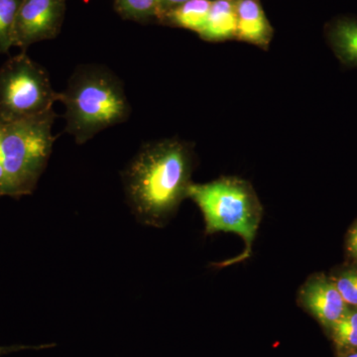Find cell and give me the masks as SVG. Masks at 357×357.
<instances>
[{"mask_svg": "<svg viewBox=\"0 0 357 357\" xmlns=\"http://www.w3.org/2000/svg\"><path fill=\"white\" fill-rule=\"evenodd\" d=\"M192 171L187 143L164 139L146 145L126 171V192L135 211L148 222H164L188 198Z\"/></svg>", "mask_w": 357, "mask_h": 357, "instance_id": "6da1fadb", "label": "cell"}, {"mask_svg": "<svg viewBox=\"0 0 357 357\" xmlns=\"http://www.w3.org/2000/svg\"><path fill=\"white\" fill-rule=\"evenodd\" d=\"M59 102L66 109V131L79 144L128 121L130 114V105L121 79L102 66L77 68L67 88L60 93Z\"/></svg>", "mask_w": 357, "mask_h": 357, "instance_id": "7a4b0ae2", "label": "cell"}, {"mask_svg": "<svg viewBox=\"0 0 357 357\" xmlns=\"http://www.w3.org/2000/svg\"><path fill=\"white\" fill-rule=\"evenodd\" d=\"M203 213L206 234L234 232L243 238L245 250L230 263L250 255L263 217L262 204L252 185L237 177H222L206 184H192L188 192Z\"/></svg>", "mask_w": 357, "mask_h": 357, "instance_id": "3957f363", "label": "cell"}, {"mask_svg": "<svg viewBox=\"0 0 357 357\" xmlns=\"http://www.w3.org/2000/svg\"><path fill=\"white\" fill-rule=\"evenodd\" d=\"M56 114H44L0 123V151L15 196L30 194L38 182L53 149Z\"/></svg>", "mask_w": 357, "mask_h": 357, "instance_id": "277c9868", "label": "cell"}, {"mask_svg": "<svg viewBox=\"0 0 357 357\" xmlns=\"http://www.w3.org/2000/svg\"><path fill=\"white\" fill-rule=\"evenodd\" d=\"M60 100L48 72L26 53L9 59L0 68V123L44 114Z\"/></svg>", "mask_w": 357, "mask_h": 357, "instance_id": "5b68a950", "label": "cell"}, {"mask_svg": "<svg viewBox=\"0 0 357 357\" xmlns=\"http://www.w3.org/2000/svg\"><path fill=\"white\" fill-rule=\"evenodd\" d=\"M64 0H22L15 24V45H30L54 38L62 20Z\"/></svg>", "mask_w": 357, "mask_h": 357, "instance_id": "8992f818", "label": "cell"}, {"mask_svg": "<svg viewBox=\"0 0 357 357\" xmlns=\"http://www.w3.org/2000/svg\"><path fill=\"white\" fill-rule=\"evenodd\" d=\"M298 303L328 328L349 309L333 279L321 274L312 275L303 284Z\"/></svg>", "mask_w": 357, "mask_h": 357, "instance_id": "52a82bcc", "label": "cell"}, {"mask_svg": "<svg viewBox=\"0 0 357 357\" xmlns=\"http://www.w3.org/2000/svg\"><path fill=\"white\" fill-rule=\"evenodd\" d=\"M236 38L267 48L272 39V28L257 0H236Z\"/></svg>", "mask_w": 357, "mask_h": 357, "instance_id": "ba28073f", "label": "cell"}, {"mask_svg": "<svg viewBox=\"0 0 357 357\" xmlns=\"http://www.w3.org/2000/svg\"><path fill=\"white\" fill-rule=\"evenodd\" d=\"M236 0H215L199 35L208 41H222L236 37Z\"/></svg>", "mask_w": 357, "mask_h": 357, "instance_id": "9c48e42d", "label": "cell"}, {"mask_svg": "<svg viewBox=\"0 0 357 357\" xmlns=\"http://www.w3.org/2000/svg\"><path fill=\"white\" fill-rule=\"evenodd\" d=\"M328 40L335 57L342 65L357 67V20L340 18L328 30Z\"/></svg>", "mask_w": 357, "mask_h": 357, "instance_id": "30bf717a", "label": "cell"}, {"mask_svg": "<svg viewBox=\"0 0 357 357\" xmlns=\"http://www.w3.org/2000/svg\"><path fill=\"white\" fill-rule=\"evenodd\" d=\"M211 3V0H188L169 11V18L174 24L199 34L206 24Z\"/></svg>", "mask_w": 357, "mask_h": 357, "instance_id": "8fae6325", "label": "cell"}, {"mask_svg": "<svg viewBox=\"0 0 357 357\" xmlns=\"http://www.w3.org/2000/svg\"><path fill=\"white\" fill-rule=\"evenodd\" d=\"M22 0H0V53L15 45V24Z\"/></svg>", "mask_w": 357, "mask_h": 357, "instance_id": "7c38bea8", "label": "cell"}, {"mask_svg": "<svg viewBox=\"0 0 357 357\" xmlns=\"http://www.w3.org/2000/svg\"><path fill=\"white\" fill-rule=\"evenodd\" d=\"M333 340L338 345L347 349L357 347V309L347 310L342 318L332 326Z\"/></svg>", "mask_w": 357, "mask_h": 357, "instance_id": "4fadbf2b", "label": "cell"}, {"mask_svg": "<svg viewBox=\"0 0 357 357\" xmlns=\"http://www.w3.org/2000/svg\"><path fill=\"white\" fill-rule=\"evenodd\" d=\"M117 3L124 15L141 20L157 13L159 0H117Z\"/></svg>", "mask_w": 357, "mask_h": 357, "instance_id": "5bb4252c", "label": "cell"}, {"mask_svg": "<svg viewBox=\"0 0 357 357\" xmlns=\"http://www.w3.org/2000/svg\"><path fill=\"white\" fill-rule=\"evenodd\" d=\"M333 282L344 302L357 309V270L349 269L342 272Z\"/></svg>", "mask_w": 357, "mask_h": 357, "instance_id": "9a60e30c", "label": "cell"}, {"mask_svg": "<svg viewBox=\"0 0 357 357\" xmlns=\"http://www.w3.org/2000/svg\"><path fill=\"white\" fill-rule=\"evenodd\" d=\"M1 196L16 197L13 185L4 168L3 159L0 151V197Z\"/></svg>", "mask_w": 357, "mask_h": 357, "instance_id": "2e32d148", "label": "cell"}, {"mask_svg": "<svg viewBox=\"0 0 357 357\" xmlns=\"http://www.w3.org/2000/svg\"><path fill=\"white\" fill-rule=\"evenodd\" d=\"M347 248L349 255L357 260V220L347 234Z\"/></svg>", "mask_w": 357, "mask_h": 357, "instance_id": "e0dca14e", "label": "cell"}, {"mask_svg": "<svg viewBox=\"0 0 357 357\" xmlns=\"http://www.w3.org/2000/svg\"><path fill=\"white\" fill-rule=\"evenodd\" d=\"M53 347H55V344L35 345V347H31V345H10V347H0V356L11 354V352L26 351V349H43Z\"/></svg>", "mask_w": 357, "mask_h": 357, "instance_id": "ac0fdd59", "label": "cell"}, {"mask_svg": "<svg viewBox=\"0 0 357 357\" xmlns=\"http://www.w3.org/2000/svg\"><path fill=\"white\" fill-rule=\"evenodd\" d=\"M185 1L188 0H159L157 13H166L167 10H172L173 8L185 3Z\"/></svg>", "mask_w": 357, "mask_h": 357, "instance_id": "d6986e66", "label": "cell"}, {"mask_svg": "<svg viewBox=\"0 0 357 357\" xmlns=\"http://www.w3.org/2000/svg\"><path fill=\"white\" fill-rule=\"evenodd\" d=\"M345 357H357V351L356 352H351V354H347Z\"/></svg>", "mask_w": 357, "mask_h": 357, "instance_id": "ffe728a7", "label": "cell"}]
</instances>
